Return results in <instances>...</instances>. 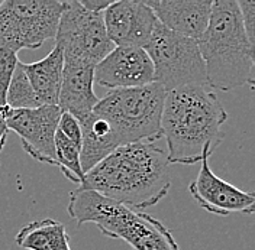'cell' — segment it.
I'll use <instances>...</instances> for the list:
<instances>
[{
	"label": "cell",
	"mask_w": 255,
	"mask_h": 250,
	"mask_svg": "<svg viewBox=\"0 0 255 250\" xmlns=\"http://www.w3.org/2000/svg\"><path fill=\"white\" fill-rule=\"evenodd\" d=\"M6 107L0 109V152L3 151L4 145H6V139H7V135H9V129L6 125Z\"/></svg>",
	"instance_id": "cell-24"
},
{
	"label": "cell",
	"mask_w": 255,
	"mask_h": 250,
	"mask_svg": "<svg viewBox=\"0 0 255 250\" xmlns=\"http://www.w3.org/2000/svg\"><path fill=\"white\" fill-rule=\"evenodd\" d=\"M0 4H1V0H0Z\"/></svg>",
	"instance_id": "cell-25"
},
{
	"label": "cell",
	"mask_w": 255,
	"mask_h": 250,
	"mask_svg": "<svg viewBox=\"0 0 255 250\" xmlns=\"http://www.w3.org/2000/svg\"><path fill=\"white\" fill-rule=\"evenodd\" d=\"M6 106L12 110H31L44 106L32 88L23 70L17 63L9 90L6 94Z\"/></svg>",
	"instance_id": "cell-19"
},
{
	"label": "cell",
	"mask_w": 255,
	"mask_h": 250,
	"mask_svg": "<svg viewBox=\"0 0 255 250\" xmlns=\"http://www.w3.org/2000/svg\"><path fill=\"white\" fill-rule=\"evenodd\" d=\"M61 110L58 106H41L31 110L6 109V125L9 132L20 138L23 151L38 162L57 165L54 138Z\"/></svg>",
	"instance_id": "cell-9"
},
{
	"label": "cell",
	"mask_w": 255,
	"mask_h": 250,
	"mask_svg": "<svg viewBox=\"0 0 255 250\" xmlns=\"http://www.w3.org/2000/svg\"><path fill=\"white\" fill-rule=\"evenodd\" d=\"M55 44L63 48L64 64L93 67L112 49L102 13L86 10L77 0L63 1Z\"/></svg>",
	"instance_id": "cell-8"
},
{
	"label": "cell",
	"mask_w": 255,
	"mask_h": 250,
	"mask_svg": "<svg viewBox=\"0 0 255 250\" xmlns=\"http://www.w3.org/2000/svg\"><path fill=\"white\" fill-rule=\"evenodd\" d=\"M63 1L4 0L0 4V48L12 52L36 49L55 39Z\"/></svg>",
	"instance_id": "cell-7"
},
{
	"label": "cell",
	"mask_w": 255,
	"mask_h": 250,
	"mask_svg": "<svg viewBox=\"0 0 255 250\" xmlns=\"http://www.w3.org/2000/svg\"><path fill=\"white\" fill-rule=\"evenodd\" d=\"M19 63L17 54L6 48H0V109L6 107V94Z\"/></svg>",
	"instance_id": "cell-20"
},
{
	"label": "cell",
	"mask_w": 255,
	"mask_h": 250,
	"mask_svg": "<svg viewBox=\"0 0 255 250\" xmlns=\"http://www.w3.org/2000/svg\"><path fill=\"white\" fill-rule=\"evenodd\" d=\"M95 81L109 90L142 87L154 83V67L143 48L119 45L96 65Z\"/></svg>",
	"instance_id": "cell-12"
},
{
	"label": "cell",
	"mask_w": 255,
	"mask_h": 250,
	"mask_svg": "<svg viewBox=\"0 0 255 250\" xmlns=\"http://www.w3.org/2000/svg\"><path fill=\"white\" fill-rule=\"evenodd\" d=\"M79 3L89 12L103 13L113 3V0H79Z\"/></svg>",
	"instance_id": "cell-23"
},
{
	"label": "cell",
	"mask_w": 255,
	"mask_h": 250,
	"mask_svg": "<svg viewBox=\"0 0 255 250\" xmlns=\"http://www.w3.org/2000/svg\"><path fill=\"white\" fill-rule=\"evenodd\" d=\"M15 242L25 250H71L65 226L54 219L38 220L23 226Z\"/></svg>",
	"instance_id": "cell-17"
},
{
	"label": "cell",
	"mask_w": 255,
	"mask_h": 250,
	"mask_svg": "<svg viewBox=\"0 0 255 250\" xmlns=\"http://www.w3.org/2000/svg\"><path fill=\"white\" fill-rule=\"evenodd\" d=\"M93 84V67L64 64L63 81L58 95V109L61 113H70L80 123L87 119L99 101Z\"/></svg>",
	"instance_id": "cell-14"
},
{
	"label": "cell",
	"mask_w": 255,
	"mask_h": 250,
	"mask_svg": "<svg viewBox=\"0 0 255 250\" xmlns=\"http://www.w3.org/2000/svg\"><path fill=\"white\" fill-rule=\"evenodd\" d=\"M54 149H55V164L61 169L64 176L68 181L81 185L84 179V172L81 169V164H80L81 146L67 139L57 130L54 138Z\"/></svg>",
	"instance_id": "cell-18"
},
{
	"label": "cell",
	"mask_w": 255,
	"mask_h": 250,
	"mask_svg": "<svg viewBox=\"0 0 255 250\" xmlns=\"http://www.w3.org/2000/svg\"><path fill=\"white\" fill-rule=\"evenodd\" d=\"M168 31L199 41L210 19L212 0H143Z\"/></svg>",
	"instance_id": "cell-13"
},
{
	"label": "cell",
	"mask_w": 255,
	"mask_h": 250,
	"mask_svg": "<svg viewBox=\"0 0 255 250\" xmlns=\"http://www.w3.org/2000/svg\"><path fill=\"white\" fill-rule=\"evenodd\" d=\"M143 49L154 67V83L165 93L181 87L207 85L206 68L197 41L168 31L158 22Z\"/></svg>",
	"instance_id": "cell-6"
},
{
	"label": "cell",
	"mask_w": 255,
	"mask_h": 250,
	"mask_svg": "<svg viewBox=\"0 0 255 250\" xmlns=\"http://www.w3.org/2000/svg\"><path fill=\"white\" fill-rule=\"evenodd\" d=\"M67 211L79 226L92 223L103 236L125 240L135 250H180L171 230L159 220L95 191H71Z\"/></svg>",
	"instance_id": "cell-4"
},
{
	"label": "cell",
	"mask_w": 255,
	"mask_h": 250,
	"mask_svg": "<svg viewBox=\"0 0 255 250\" xmlns=\"http://www.w3.org/2000/svg\"><path fill=\"white\" fill-rule=\"evenodd\" d=\"M197 45L210 88L231 91L254 84V45L244 29L237 0L212 1L210 19Z\"/></svg>",
	"instance_id": "cell-3"
},
{
	"label": "cell",
	"mask_w": 255,
	"mask_h": 250,
	"mask_svg": "<svg viewBox=\"0 0 255 250\" xmlns=\"http://www.w3.org/2000/svg\"><path fill=\"white\" fill-rule=\"evenodd\" d=\"M170 165L167 152L152 143L122 145L86 172L79 188L130 208L152 207L171 189Z\"/></svg>",
	"instance_id": "cell-1"
},
{
	"label": "cell",
	"mask_w": 255,
	"mask_h": 250,
	"mask_svg": "<svg viewBox=\"0 0 255 250\" xmlns=\"http://www.w3.org/2000/svg\"><path fill=\"white\" fill-rule=\"evenodd\" d=\"M165 94L157 83L111 90L103 98H99L93 113L109 123L119 146L141 142L152 143L161 139Z\"/></svg>",
	"instance_id": "cell-5"
},
{
	"label": "cell",
	"mask_w": 255,
	"mask_h": 250,
	"mask_svg": "<svg viewBox=\"0 0 255 250\" xmlns=\"http://www.w3.org/2000/svg\"><path fill=\"white\" fill-rule=\"evenodd\" d=\"M105 31L115 47L145 48L158 20L143 0H116L102 13Z\"/></svg>",
	"instance_id": "cell-11"
},
{
	"label": "cell",
	"mask_w": 255,
	"mask_h": 250,
	"mask_svg": "<svg viewBox=\"0 0 255 250\" xmlns=\"http://www.w3.org/2000/svg\"><path fill=\"white\" fill-rule=\"evenodd\" d=\"M81 149H80V164L83 172H89L92 168L111 155L115 149L119 148V143L115 138L109 123L95 114L84 119L81 123Z\"/></svg>",
	"instance_id": "cell-16"
},
{
	"label": "cell",
	"mask_w": 255,
	"mask_h": 250,
	"mask_svg": "<svg viewBox=\"0 0 255 250\" xmlns=\"http://www.w3.org/2000/svg\"><path fill=\"white\" fill-rule=\"evenodd\" d=\"M57 130L67 139L81 146V126H80L79 120L74 116H71L70 113H61Z\"/></svg>",
	"instance_id": "cell-22"
},
{
	"label": "cell",
	"mask_w": 255,
	"mask_h": 250,
	"mask_svg": "<svg viewBox=\"0 0 255 250\" xmlns=\"http://www.w3.org/2000/svg\"><path fill=\"white\" fill-rule=\"evenodd\" d=\"M244 29L250 42L255 45V1L254 0H237Z\"/></svg>",
	"instance_id": "cell-21"
},
{
	"label": "cell",
	"mask_w": 255,
	"mask_h": 250,
	"mask_svg": "<svg viewBox=\"0 0 255 250\" xmlns=\"http://www.w3.org/2000/svg\"><path fill=\"white\" fill-rule=\"evenodd\" d=\"M228 113L207 85L181 87L165 94L161 138L170 164L193 165L209 159L223 141Z\"/></svg>",
	"instance_id": "cell-2"
},
{
	"label": "cell",
	"mask_w": 255,
	"mask_h": 250,
	"mask_svg": "<svg viewBox=\"0 0 255 250\" xmlns=\"http://www.w3.org/2000/svg\"><path fill=\"white\" fill-rule=\"evenodd\" d=\"M28 81L44 106H58L64 71L63 48L55 44L45 58L31 64L19 61Z\"/></svg>",
	"instance_id": "cell-15"
},
{
	"label": "cell",
	"mask_w": 255,
	"mask_h": 250,
	"mask_svg": "<svg viewBox=\"0 0 255 250\" xmlns=\"http://www.w3.org/2000/svg\"><path fill=\"white\" fill-rule=\"evenodd\" d=\"M191 197L203 210L216 216L253 214L255 210V194L242 191L223 181L209 167V159L200 162V169L189 185Z\"/></svg>",
	"instance_id": "cell-10"
}]
</instances>
